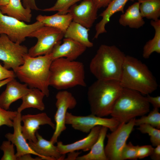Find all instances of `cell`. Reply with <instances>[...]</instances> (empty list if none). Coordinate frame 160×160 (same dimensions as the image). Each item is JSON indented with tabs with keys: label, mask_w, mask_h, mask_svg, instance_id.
Segmentation results:
<instances>
[{
	"label": "cell",
	"mask_w": 160,
	"mask_h": 160,
	"mask_svg": "<svg viewBox=\"0 0 160 160\" xmlns=\"http://www.w3.org/2000/svg\"><path fill=\"white\" fill-rule=\"evenodd\" d=\"M64 33L60 30L52 27L43 25L37 29L29 37H35L37 39L36 44L28 49V54L36 57L50 53L54 47L61 43Z\"/></svg>",
	"instance_id": "52a82bcc"
},
{
	"label": "cell",
	"mask_w": 160,
	"mask_h": 160,
	"mask_svg": "<svg viewBox=\"0 0 160 160\" xmlns=\"http://www.w3.org/2000/svg\"><path fill=\"white\" fill-rule=\"evenodd\" d=\"M70 153L68 155L66 159L68 160H76V158L78 156V155L80 153V152H76L73 151L69 153Z\"/></svg>",
	"instance_id": "b9f144b4"
},
{
	"label": "cell",
	"mask_w": 160,
	"mask_h": 160,
	"mask_svg": "<svg viewBox=\"0 0 160 160\" xmlns=\"http://www.w3.org/2000/svg\"><path fill=\"white\" fill-rule=\"evenodd\" d=\"M21 119L23 122L21 129L23 136L26 140L33 142L37 140L36 133L40 126L47 124L54 129L55 128V124L45 113L23 115Z\"/></svg>",
	"instance_id": "5bb4252c"
},
{
	"label": "cell",
	"mask_w": 160,
	"mask_h": 160,
	"mask_svg": "<svg viewBox=\"0 0 160 160\" xmlns=\"http://www.w3.org/2000/svg\"><path fill=\"white\" fill-rule=\"evenodd\" d=\"M129 1H133L134 0H112L106 8L100 15L102 18L95 26L96 33L95 39H97L101 34L106 33L105 26L110 21L111 17L118 12H124V9L127 3Z\"/></svg>",
	"instance_id": "ffe728a7"
},
{
	"label": "cell",
	"mask_w": 160,
	"mask_h": 160,
	"mask_svg": "<svg viewBox=\"0 0 160 160\" xmlns=\"http://www.w3.org/2000/svg\"><path fill=\"white\" fill-rule=\"evenodd\" d=\"M122 88L119 81L97 79L87 92L91 114L101 117L110 115Z\"/></svg>",
	"instance_id": "277c9868"
},
{
	"label": "cell",
	"mask_w": 160,
	"mask_h": 160,
	"mask_svg": "<svg viewBox=\"0 0 160 160\" xmlns=\"http://www.w3.org/2000/svg\"><path fill=\"white\" fill-rule=\"evenodd\" d=\"M45 96L44 93L39 89L30 88L29 91L21 98L22 103L18 108L17 111L21 113L24 109L30 108L43 111L45 108L43 102Z\"/></svg>",
	"instance_id": "cb8c5ba5"
},
{
	"label": "cell",
	"mask_w": 160,
	"mask_h": 160,
	"mask_svg": "<svg viewBox=\"0 0 160 160\" xmlns=\"http://www.w3.org/2000/svg\"><path fill=\"white\" fill-rule=\"evenodd\" d=\"M154 148L150 145H137V158L142 159L151 155Z\"/></svg>",
	"instance_id": "e575fe53"
},
{
	"label": "cell",
	"mask_w": 160,
	"mask_h": 160,
	"mask_svg": "<svg viewBox=\"0 0 160 160\" xmlns=\"http://www.w3.org/2000/svg\"><path fill=\"white\" fill-rule=\"evenodd\" d=\"M140 2L139 9L143 18L156 20L160 17V0H143Z\"/></svg>",
	"instance_id": "83f0119b"
},
{
	"label": "cell",
	"mask_w": 160,
	"mask_h": 160,
	"mask_svg": "<svg viewBox=\"0 0 160 160\" xmlns=\"http://www.w3.org/2000/svg\"><path fill=\"white\" fill-rule=\"evenodd\" d=\"M22 4L25 8L36 10H40L36 4L35 0H23Z\"/></svg>",
	"instance_id": "74e56055"
},
{
	"label": "cell",
	"mask_w": 160,
	"mask_h": 160,
	"mask_svg": "<svg viewBox=\"0 0 160 160\" xmlns=\"http://www.w3.org/2000/svg\"><path fill=\"white\" fill-rule=\"evenodd\" d=\"M146 124L158 129H160V113L159 108H153L147 116L143 115L140 118L135 119V125L139 126Z\"/></svg>",
	"instance_id": "f1b7e54d"
},
{
	"label": "cell",
	"mask_w": 160,
	"mask_h": 160,
	"mask_svg": "<svg viewBox=\"0 0 160 160\" xmlns=\"http://www.w3.org/2000/svg\"><path fill=\"white\" fill-rule=\"evenodd\" d=\"M151 24L155 31L153 38L146 42L144 45L143 57L145 59L148 58L154 52L160 53V20H151Z\"/></svg>",
	"instance_id": "4316f807"
},
{
	"label": "cell",
	"mask_w": 160,
	"mask_h": 160,
	"mask_svg": "<svg viewBox=\"0 0 160 160\" xmlns=\"http://www.w3.org/2000/svg\"><path fill=\"white\" fill-rule=\"evenodd\" d=\"M65 123L71 125L75 130L87 133L97 126L106 127L113 132L117 128L120 123L112 117L111 118H104L92 114L86 116H77L67 112Z\"/></svg>",
	"instance_id": "30bf717a"
},
{
	"label": "cell",
	"mask_w": 160,
	"mask_h": 160,
	"mask_svg": "<svg viewBox=\"0 0 160 160\" xmlns=\"http://www.w3.org/2000/svg\"><path fill=\"white\" fill-rule=\"evenodd\" d=\"M151 159L153 160H160V145L154 148L153 151L150 156Z\"/></svg>",
	"instance_id": "ab89813d"
},
{
	"label": "cell",
	"mask_w": 160,
	"mask_h": 160,
	"mask_svg": "<svg viewBox=\"0 0 160 160\" xmlns=\"http://www.w3.org/2000/svg\"><path fill=\"white\" fill-rule=\"evenodd\" d=\"M0 10L3 14L20 21L30 22L31 20V10L24 7L21 0H10L7 5L0 6Z\"/></svg>",
	"instance_id": "7402d4cb"
},
{
	"label": "cell",
	"mask_w": 160,
	"mask_h": 160,
	"mask_svg": "<svg viewBox=\"0 0 160 160\" xmlns=\"http://www.w3.org/2000/svg\"><path fill=\"white\" fill-rule=\"evenodd\" d=\"M55 105L57 111L54 116L55 122V130L50 141L54 144L62 132L66 129L65 118L68 109H72L77 104L76 99L72 93L65 90L58 92L56 95Z\"/></svg>",
	"instance_id": "7c38bea8"
},
{
	"label": "cell",
	"mask_w": 160,
	"mask_h": 160,
	"mask_svg": "<svg viewBox=\"0 0 160 160\" xmlns=\"http://www.w3.org/2000/svg\"><path fill=\"white\" fill-rule=\"evenodd\" d=\"M139 5V1L135 3L120 15L119 22L121 25L138 29L144 25L145 22L140 13Z\"/></svg>",
	"instance_id": "44dd1931"
},
{
	"label": "cell",
	"mask_w": 160,
	"mask_h": 160,
	"mask_svg": "<svg viewBox=\"0 0 160 160\" xmlns=\"http://www.w3.org/2000/svg\"><path fill=\"white\" fill-rule=\"evenodd\" d=\"M119 82L123 87L148 95L158 87L156 80L147 65L138 59L126 55Z\"/></svg>",
	"instance_id": "3957f363"
},
{
	"label": "cell",
	"mask_w": 160,
	"mask_h": 160,
	"mask_svg": "<svg viewBox=\"0 0 160 160\" xmlns=\"http://www.w3.org/2000/svg\"><path fill=\"white\" fill-rule=\"evenodd\" d=\"M138 0V1H140L143 0Z\"/></svg>",
	"instance_id": "f6af8a7d"
},
{
	"label": "cell",
	"mask_w": 160,
	"mask_h": 160,
	"mask_svg": "<svg viewBox=\"0 0 160 160\" xmlns=\"http://www.w3.org/2000/svg\"><path fill=\"white\" fill-rule=\"evenodd\" d=\"M13 78H9L0 81V88L3 86L6 85L8 82L11 80Z\"/></svg>",
	"instance_id": "7bdbcfd3"
},
{
	"label": "cell",
	"mask_w": 160,
	"mask_h": 160,
	"mask_svg": "<svg viewBox=\"0 0 160 160\" xmlns=\"http://www.w3.org/2000/svg\"><path fill=\"white\" fill-rule=\"evenodd\" d=\"M18 113L17 111H9L0 107V127L4 125L13 127V120Z\"/></svg>",
	"instance_id": "1f68e13d"
},
{
	"label": "cell",
	"mask_w": 160,
	"mask_h": 160,
	"mask_svg": "<svg viewBox=\"0 0 160 160\" xmlns=\"http://www.w3.org/2000/svg\"><path fill=\"white\" fill-rule=\"evenodd\" d=\"M10 0H0V6H4L8 4Z\"/></svg>",
	"instance_id": "ee69618b"
},
{
	"label": "cell",
	"mask_w": 160,
	"mask_h": 160,
	"mask_svg": "<svg viewBox=\"0 0 160 160\" xmlns=\"http://www.w3.org/2000/svg\"><path fill=\"white\" fill-rule=\"evenodd\" d=\"M16 76L13 71L9 70L0 63V81L9 78H15Z\"/></svg>",
	"instance_id": "d590c367"
},
{
	"label": "cell",
	"mask_w": 160,
	"mask_h": 160,
	"mask_svg": "<svg viewBox=\"0 0 160 160\" xmlns=\"http://www.w3.org/2000/svg\"><path fill=\"white\" fill-rule=\"evenodd\" d=\"M50 71L49 85L57 90L86 86L84 65L81 62L57 58L52 61Z\"/></svg>",
	"instance_id": "5b68a950"
},
{
	"label": "cell",
	"mask_w": 160,
	"mask_h": 160,
	"mask_svg": "<svg viewBox=\"0 0 160 160\" xmlns=\"http://www.w3.org/2000/svg\"><path fill=\"white\" fill-rule=\"evenodd\" d=\"M41 158L38 156L33 158L31 156V154H26L17 158V160H42Z\"/></svg>",
	"instance_id": "60d3db41"
},
{
	"label": "cell",
	"mask_w": 160,
	"mask_h": 160,
	"mask_svg": "<svg viewBox=\"0 0 160 160\" xmlns=\"http://www.w3.org/2000/svg\"><path fill=\"white\" fill-rule=\"evenodd\" d=\"M150 104L146 97L140 93L123 87L110 115L120 123H127L149 112Z\"/></svg>",
	"instance_id": "8992f818"
},
{
	"label": "cell",
	"mask_w": 160,
	"mask_h": 160,
	"mask_svg": "<svg viewBox=\"0 0 160 160\" xmlns=\"http://www.w3.org/2000/svg\"><path fill=\"white\" fill-rule=\"evenodd\" d=\"M101 127H95L91 129L86 137L72 143L64 144L61 141H57L56 146L59 152L62 155H65L79 150L84 151L90 150L98 138Z\"/></svg>",
	"instance_id": "ac0fdd59"
},
{
	"label": "cell",
	"mask_w": 160,
	"mask_h": 160,
	"mask_svg": "<svg viewBox=\"0 0 160 160\" xmlns=\"http://www.w3.org/2000/svg\"><path fill=\"white\" fill-rule=\"evenodd\" d=\"M37 140L35 142L28 141L30 148L36 153L42 159L48 160H63L65 155H62L59 152L56 146L50 140H47L38 132L36 133Z\"/></svg>",
	"instance_id": "d6986e66"
},
{
	"label": "cell",
	"mask_w": 160,
	"mask_h": 160,
	"mask_svg": "<svg viewBox=\"0 0 160 160\" xmlns=\"http://www.w3.org/2000/svg\"><path fill=\"white\" fill-rule=\"evenodd\" d=\"M137 129L142 133L148 134L150 136V141L153 146L160 145V129L146 124L139 125Z\"/></svg>",
	"instance_id": "f546056e"
},
{
	"label": "cell",
	"mask_w": 160,
	"mask_h": 160,
	"mask_svg": "<svg viewBox=\"0 0 160 160\" xmlns=\"http://www.w3.org/2000/svg\"><path fill=\"white\" fill-rule=\"evenodd\" d=\"M83 0H57L52 7L42 10L44 11H58L57 13L61 14L68 13L70 8L77 2Z\"/></svg>",
	"instance_id": "4dcf8cb0"
},
{
	"label": "cell",
	"mask_w": 160,
	"mask_h": 160,
	"mask_svg": "<svg viewBox=\"0 0 160 160\" xmlns=\"http://www.w3.org/2000/svg\"><path fill=\"white\" fill-rule=\"evenodd\" d=\"M28 52L25 46L12 41L5 34L0 35V60L5 68L14 71L23 64L24 56Z\"/></svg>",
	"instance_id": "8fae6325"
},
{
	"label": "cell",
	"mask_w": 160,
	"mask_h": 160,
	"mask_svg": "<svg viewBox=\"0 0 160 160\" xmlns=\"http://www.w3.org/2000/svg\"><path fill=\"white\" fill-rule=\"evenodd\" d=\"M108 128L102 126L98 138L87 154L78 156L77 160H108L106 156L104 142Z\"/></svg>",
	"instance_id": "603a6c76"
},
{
	"label": "cell",
	"mask_w": 160,
	"mask_h": 160,
	"mask_svg": "<svg viewBox=\"0 0 160 160\" xmlns=\"http://www.w3.org/2000/svg\"><path fill=\"white\" fill-rule=\"evenodd\" d=\"M137 145L135 146L131 142L125 145L121 154V160H136L138 159L137 151Z\"/></svg>",
	"instance_id": "836d02e7"
},
{
	"label": "cell",
	"mask_w": 160,
	"mask_h": 160,
	"mask_svg": "<svg viewBox=\"0 0 160 160\" xmlns=\"http://www.w3.org/2000/svg\"><path fill=\"white\" fill-rule=\"evenodd\" d=\"M135 119L120 123L115 130L106 135L108 141L104 149L108 160H121L122 150L135 126Z\"/></svg>",
	"instance_id": "9c48e42d"
},
{
	"label": "cell",
	"mask_w": 160,
	"mask_h": 160,
	"mask_svg": "<svg viewBox=\"0 0 160 160\" xmlns=\"http://www.w3.org/2000/svg\"><path fill=\"white\" fill-rule=\"evenodd\" d=\"M98 9L92 0H83L79 4L72 6L68 13L73 20L89 29L97 18Z\"/></svg>",
	"instance_id": "4fadbf2b"
},
{
	"label": "cell",
	"mask_w": 160,
	"mask_h": 160,
	"mask_svg": "<svg viewBox=\"0 0 160 160\" xmlns=\"http://www.w3.org/2000/svg\"><path fill=\"white\" fill-rule=\"evenodd\" d=\"M36 20L42 23L44 25L57 28L64 33L73 20L72 17L69 13L61 14L57 12L50 16L40 15L37 16Z\"/></svg>",
	"instance_id": "d4e9b609"
},
{
	"label": "cell",
	"mask_w": 160,
	"mask_h": 160,
	"mask_svg": "<svg viewBox=\"0 0 160 160\" xmlns=\"http://www.w3.org/2000/svg\"><path fill=\"white\" fill-rule=\"evenodd\" d=\"M63 43L56 45L50 53L53 60L64 57L75 60L86 51L87 47L72 39L65 38Z\"/></svg>",
	"instance_id": "9a60e30c"
},
{
	"label": "cell",
	"mask_w": 160,
	"mask_h": 160,
	"mask_svg": "<svg viewBox=\"0 0 160 160\" xmlns=\"http://www.w3.org/2000/svg\"><path fill=\"white\" fill-rule=\"evenodd\" d=\"M125 56L115 45L102 44L91 61L90 71L97 80L119 81Z\"/></svg>",
	"instance_id": "7a4b0ae2"
},
{
	"label": "cell",
	"mask_w": 160,
	"mask_h": 160,
	"mask_svg": "<svg viewBox=\"0 0 160 160\" xmlns=\"http://www.w3.org/2000/svg\"><path fill=\"white\" fill-rule=\"evenodd\" d=\"M23 58V64L14 71L16 77L30 88L38 89L49 97L50 68L53 60L50 53L36 57L27 54Z\"/></svg>",
	"instance_id": "6da1fadb"
},
{
	"label": "cell",
	"mask_w": 160,
	"mask_h": 160,
	"mask_svg": "<svg viewBox=\"0 0 160 160\" xmlns=\"http://www.w3.org/2000/svg\"><path fill=\"white\" fill-rule=\"evenodd\" d=\"M98 8L107 7L112 0H92Z\"/></svg>",
	"instance_id": "f35d334b"
},
{
	"label": "cell",
	"mask_w": 160,
	"mask_h": 160,
	"mask_svg": "<svg viewBox=\"0 0 160 160\" xmlns=\"http://www.w3.org/2000/svg\"><path fill=\"white\" fill-rule=\"evenodd\" d=\"M0 149L3 152L1 160H17L14 145L9 141H3L0 146Z\"/></svg>",
	"instance_id": "d6a6232c"
},
{
	"label": "cell",
	"mask_w": 160,
	"mask_h": 160,
	"mask_svg": "<svg viewBox=\"0 0 160 160\" xmlns=\"http://www.w3.org/2000/svg\"><path fill=\"white\" fill-rule=\"evenodd\" d=\"M44 24L36 21L31 24L5 15L0 10V35H7L12 41L21 44L33 31Z\"/></svg>",
	"instance_id": "ba28073f"
},
{
	"label": "cell",
	"mask_w": 160,
	"mask_h": 160,
	"mask_svg": "<svg viewBox=\"0 0 160 160\" xmlns=\"http://www.w3.org/2000/svg\"><path fill=\"white\" fill-rule=\"evenodd\" d=\"M5 90L0 95V107L8 110L11 104L22 97L29 90L25 84H22L13 78L6 84Z\"/></svg>",
	"instance_id": "e0dca14e"
},
{
	"label": "cell",
	"mask_w": 160,
	"mask_h": 160,
	"mask_svg": "<svg viewBox=\"0 0 160 160\" xmlns=\"http://www.w3.org/2000/svg\"><path fill=\"white\" fill-rule=\"evenodd\" d=\"M146 97L148 102L153 105L154 108H159L160 107V96L153 97L148 95Z\"/></svg>",
	"instance_id": "8d00e7d4"
},
{
	"label": "cell",
	"mask_w": 160,
	"mask_h": 160,
	"mask_svg": "<svg viewBox=\"0 0 160 160\" xmlns=\"http://www.w3.org/2000/svg\"><path fill=\"white\" fill-rule=\"evenodd\" d=\"M21 113L18 112L13 120V133H7L5 135V137L16 146L17 152L15 155L17 158L26 154H33L39 157L30 148L23 135L21 129Z\"/></svg>",
	"instance_id": "2e32d148"
},
{
	"label": "cell",
	"mask_w": 160,
	"mask_h": 160,
	"mask_svg": "<svg viewBox=\"0 0 160 160\" xmlns=\"http://www.w3.org/2000/svg\"><path fill=\"white\" fill-rule=\"evenodd\" d=\"M89 29L72 20L64 33V37L76 41L87 48L92 47L93 44L89 39Z\"/></svg>",
	"instance_id": "484cf974"
}]
</instances>
